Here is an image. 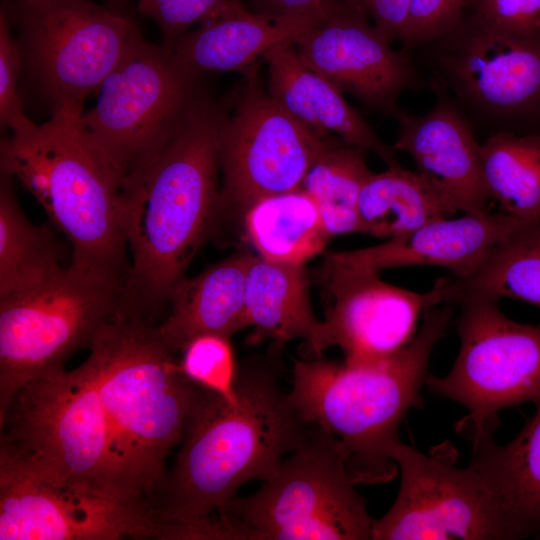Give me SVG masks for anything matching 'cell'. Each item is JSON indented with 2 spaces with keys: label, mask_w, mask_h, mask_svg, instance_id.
<instances>
[{
  "label": "cell",
  "mask_w": 540,
  "mask_h": 540,
  "mask_svg": "<svg viewBox=\"0 0 540 540\" xmlns=\"http://www.w3.org/2000/svg\"><path fill=\"white\" fill-rule=\"evenodd\" d=\"M485 184L501 213L540 218V134L490 133L480 144Z\"/></svg>",
  "instance_id": "83f0119b"
},
{
  "label": "cell",
  "mask_w": 540,
  "mask_h": 540,
  "mask_svg": "<svg viewBox=\"0 0 540 540\" xmlns=\"http://www.w3.org/2000/svg\"><path fill=\"white\" fill-rule=\"evenodd\" d=\"M145 512L36 477L0 459V540L162 539Z\"/></svg>",
  "instance_id": "e0dca14e"
},
{
  "label": "cell",
  "mask_w": 540,
  "mask_h": 540,
  "mask_svg": "<svg viewBox=\"0 0 540 540\" xmlns=\"http://www.w3.org/2000/svg\"><path fill=\"white\" fill-rule=\"evenodd\" d=\"M230 106L219 134L223 173L218 215L243 216L257 200L301 188L334 135H321L287 113L260 84L256 66Z\"/></svg>",
  "instance_id": "5bb4252c"
},
{
  "label": "cell",
  "mask_w": 540,
  "mask_h": 540,
  "mask_svg": "<svg viewBox=\"0 0 540 540\" xmlns=\"http://www.w3.org/2000/svg\"><path fill=\"white\" fill-rule=\"evenodd\" d=\"M196 82L162 46L142 38L103 81L81 126L124 181L179 128L198 92Z\"/></svg>",
  "instance_id": "4fadbf2b"
},
{
  "label": "cell",
  "mask_w": 540,
  "mask_h": 540,
  "mask_svg": "<svg viewBox=\"0 0 540 540\" xmlns=\"http://www.w3.org/2000/svg\"><path fill=\"white\" fill-rule=\"evenodd\" d=\"M498 301L469 296L457 303L458 355L448 374L425 383L467 409L456 430L471 443L493 437L500 410L540 399V326L510 319Z\"/></svg>",
  "instance_id": "30bf717a"
},
{
  "label": "cell",
  "mask_w": 540,
  "mask_h": 540,
  "mask_svg": "<svg viewBox=\"0 0 540 540\" xmlns=\"http://www.w3.org/2000/svg\"><path fill=\"white\" fill-rule=\"evenodd\" d=\"M8 11L0 13V123L2 128L19 134L34 124L24 113L18 92V76L23 62L19 41L12 35Z\"/></svg>",
  "instance_id": "1f68e13d"
},
{
  "label": "cell",
  "mask_w": 540,
  "mask_h": 540,
  "mask_svg": "<svg viewBox=\"0 0 540 540\" xmlns=\"http://www.w3.org/2000/svg\"><path fill=\"white\" fill-rule=\"evenodd\" d=\"M125 281L71 262L0 298V418L26 382L63 367L118 310Z\"/></svg>",
  "instance_id": "ba28073f"
},
{
  "label": "cell",
  "mask_w": 540,
  "mask_h": 540,
  "mask_svg": "<svg viewBox=\"0 0 540 540\" xmlns=\"http://www.w3.org/2000/svg\"><path fill=\"white\" fill-rule=\"evenodd\" d=\"M75 108L1 141L2 173L46 211L73 249L72 263L126 282L123 177L84 132Z\"/></svg>",
  "instance_id": "5b68a950"
},
{
  "label": "cell",
  "mask_w": 540,
  "mask_h": 540,
  "mask_svg": "<svg viewBox=\"0 0 540 540\" xmlns=\"http://www.w3.org/2000/svg\"><path fill=\"white\" fill-rule=\"evenodd\" d=\"M391 42L401 41L413 0H350Z\"/></svg>",
  "instance_id": "d590c367"
},
{
  "label": "cell",
  "mask_w": 540,
  "mask_h": 540,
  "mask_svg": "<svg viewBox=\"0 0 540 540\" xmlns=\"http://www.w3.org/2000/svg\"><path fill=\"white\" fill-rule=\"evenodd\" d=\"M444 302L469 296L512 298L540 307V218L524 223L499 243L465 278H443Z\"/></svg>",
  "instance_id": "4316f807"
},
{
  "label": "cell",
  "mask_w": 540,
  "mask_h": 540,
  "mask_svg": "<svg viewBox=\"0 0 540 540\" xmlns=\"http://www.w3.org/2000/svg\"><path fill=\"white\" fill-rule=\"evenodd\" d=\"M479 0H465V4H466V7L467 9L469 7H471L472 5H474L475 3H477Z\"/></svg>",
  "instance_id": "74e56055"
},
{
  "label": "cell",
  "mask_w": 540,
  "mask_h": 540,
  "mask_svg": "<svg viewBox=\"0 0 540 540\" xmlns=\"http://www.w3.org/2000/svg\"><path fill=\"white\" fill-rule=\"evenodd\" d=\"M367 152L334 136L307 171L301 188L314 200L329 238L360 233L358 198L373 173Z\"/></svg>",
  "instance_id": "f546056e"
},
{
  "label": "cell",
  "mask_w": 540,
  "mask_h": 540,
  "mask_svg": "<svg viewBox=\"0 0 540 540\" xmlns=\"http://www.w3.org/2000/svg\"><path fill=\"white\" fill-rule=\"evenodd\" d=\"M453 305L427 308L414 338L385 358L358 364L322 356L294 361L293 405L304 421L340 441L355 485L386 483L397 475L391 452L401 441L398 429L420 401L430 355L446 334Z\"/></svg>",
  "instance_id": "277c9868"
},
{
  "label": "cell",
  "mask_w": 540,
  "mask_h": 540,
  "mask_svg": "<svg viewBox=\"0 0 540 540\" xmlns=\"http://www.w3.org/2000/svg\"><path fill=\"white\" fill-rule=\"evenodd\" d=\"M252 11L276 19L318 22L344 0H250Z\"/></svg>",
  "instance_id": "8d00e7d4"
},
{
  "label": "cell",
  "mask_w": 540,
  "mask_h": 540,
  "mask_svg": "<svg viewBox=\"0 0 540 540\" xmlns=\"http://www.w3.org/2000/svg\"><path fill=\"white\" fill-rule=\"evenodd\" d=\"M281 348L242 362L237 400L195 384L181 448L158 501L163 539L208 540L213 516L246 482L272 478L305 438L303 420L282 385Z\"/></svg>",
  "instance_id": "6da1fadb"
},
{
  "label": "cell",
  "mask_w": 540,
  "mask_h": 540,
  "mask_svg": "<svg viewBox=\"0 0 540 540\" xmlns=\"http://www.w3.org/2000/svg\"><path fill=\"white\" fill-rule=\"evenodd\" d=\"M340 441L316 424L255 493L215 514L231 540H370L374 519Z\"/></svg>",
  "instance_id": "52a82bcc"
},
{
  "label": "cell",
  "mask_w": 540,
  "mask_h": 540,
  "mask_svg": "<svg viewBox=\"0 0 540 540\" xmlns=\"http://www.w3.org/2000/svg\"><path fill=\"white\" fill-rule=\"evenodd\" d=\"M235 0H137L138 11L154 20L169 52L191 28Z\"/></svg>",
  "instance_id": "d6a6232c"
},
{
  "label": "cell",
  "mask_w": 540,
  "mask_h": 540,
  "mask_svg": "<svg viewBox=\"0 0 540 540\" xmlns=\"http://www.w3.org/2000/svg\"><path fill=\"white\" fill-rule=\"evenodd\" d=\"M2 173L0 186V298L27 289L62 267L59 243L45 225H36L22 212Z\"/></svg>",
  "instance_id": "f1b7e54d"
},
{
  "label": "cell",
  "mask_w": 540,
  "mask_h": 540,
  "mask_svg": "<svg viewBox=\"0 0 540 540\" xmlns=\"http://www.w3.org/2000/svg\"><path fill=\"white\" fill-rule=\"evenodd\" d=\"M524 223L501 212L440 218L381 244L331 252L325 258L344 267L376 273L403 266H440L455 278H465Z\"/></svg>",
  "instance_id": "d6986e66"
},
{
  "label": "cell",
  "mask_w": 540,
  "mask_h": 540,
  "mask_svg": "<svg viewBox=\"0 0 540 540\" xmlns=\"http://www.w3.org/2000/svg\"><path fill=\"white\" fill-rule=\"evenodd\" d=\"M245 307L252 342L269 339L281 348L294 339L304 341L308 356L321 322L313 312L304 266L285 265L253 255L246 274Z\"/></svg>",
  "instance_id": "603a6c76"
},
{
  "label": "cell",
  "mask_w": 540,
  "mask_h": 540,
  "mask_svg": "<svg viewBox=\"0 0 540 540\" xmlns=\"http://www.w3.org/2000/svg\"><path fill=\"white\" fill-rule=\"evenodd\" d=\"M401 481L373 540H515L519 534L501 500L472 467L457 465L450 441L428 453L397 443L392 449Z\"/></svg>",
  "instance_id": "8fae6325"
},
{
  "label": "cell",
  "mask_w": 540,
  "mask_h": 540,
  "mask_svg": "<svg viewBox=\"0 0 540 540\" xmlns=\"http://www.w3.org/2000/svg\"><path fill=\"white\" fill-rule=\"evenodd\" d=\"M229 108L197 92L173 136L125 177L123 227L132 264L123 308L148 316L168 301L210 232L220 197L219 134Z\"/></svg>",
  "instance_id": "7a4b0ae2"
},
{
  "label": "cell",
  "mask_w": 540,
  "mask_h": 540,
  "mask_svg": "<svg viewBox=\"0 0 540 540\" xmlns=\"http://www.w3.org/2000/svg\"><path fill=\"white\" fill-rule=\"evenodd\" d=\"M465 0H413L401 39L405 49L424 46L449 31L465 14Z\"/></svg>",
  "instance_id": "836d02e7"
},
{
  "label": "cell",
  "mask_w": 540,
  "mask_h": 540,
  "mask_svg": "<svg viewBox=\"0 0 540 540\" xmlns=\"http://www.w3.org/2000/svg\"><path fill=\"white\" fill-rule=\"evenodd\" d=\"M179 365L195 384L205 387L226 401L237 400L236 365L230 338L219 334H202L182 350Z\"/></svg>",
  "instance_id": "4dcf8cb0"
},
{
  "label": "cell",
  "mask_w": 540,
  "mask_h": 540,
  "mask_svg": "<svg viewBox=\"0 0 540 540\" xmlns=\"http://www.w3.org/2000/svg\"><path fill=\"white\" fill-rule=\"evenodd\" d=\"M428 47L437 89L467 118L497 131L540 134V27L514 33L468 9Z\"/></svg>",
  "instance_id": "9c48e42d"
},
{
  "label": "cell",
  "mask_w": 540,
  "mask_h": 540,
  "mask_svg": "<svg viewBox=\"0 0 540 540\" xmlns=\"http://www.w3.org/2000/svg\"><path fill=\"white\" fill-rule=\"evenodd\" d=\"M242 219L258 256L274 263L304 266L330 239L316 203L302 188L257 200Z\"/></svg>",
  "instance_id": "484cf974"
},
{
  "label": "cell",
  "mask_w": 540,
  "mask_h": 540,
  "mask_svg": "<svg viewBox=\"0 0 540 540\" xmlns=\"http://www.w3.org/2000/svg\"><path fill=\"white\" fill-rule=\"evenodd\" d=\"M23 61L52 110L85 99L143 36L136 23L90 0H19Z\"/></svg>",
  "instance_id": "7c38bea8"
},
{
  "label": "cell",
  "mask_w": 540,
  "mask_h": 540,
  "mask_svg": "<svg viewBox=\"0 0 540 540\" xmlns=\"http://www.w3.org/2000/svg\"><path fill=\"white\" fill-rule=\"evenodd\" d=\"M456 213L430 182L399 164L373 172L358 198L360 233L386 240Z\"/></svg>",
  "instance_id": "d4e9b609"
},
{
  "label": "cell",
  "mask_w": 540,
  "mask_h": 540,
  "mask_svg": "<svg viewBox=\"0 0 540 540\" xmlns=\"http://www.w3.org/2000/svg\"><path fill=\"white\" fill-rule=\"evenodd\" d=\"M519 433L498 445L493 437L472 443L470 465L501 500L520 539L540 538V399Z\"/></svg>",
  "instance_id": "cb8c5ba5"
},
{
  "label": "cell",
  "mask_w": 540,
  "mask_h": 540,
  "mask_svg": "<svg viewBox=\"0 0 540 540\" xmlns=\"http://www.w3.org/2000/svg\"><path fill=\"white\" fill-rule=\"evenodd\" d=\"M378 274L324 259L320 275L332 303L306 359L333 346L343 351L348 364L385 358L414 338L427 308L444 303L442 278L419 293L386 283Z\"/></svg>",
  "instance_id": "9a60e30c"
},
{
  "label": "cell",
  "mask_w": 540,
  "mask_h": 540,
  "mask_svg": "<svg viewBox=\"0 0 540 540\" xmlns=\"http://www.w3.org/2000/svg\"><path fill=\"white\" fill-rule=\"evenodd\" d=\"M315 23L276 19L235 0L185 33L168 53L179 70L195 79L206 72H244Z\"/></svg>",
  "instance_id": "44dd1931"
},
{
  "label": "cell",
  "mask_w": 540,
  "mask_h": 540,
  "mask_svg": "<svg viewBox=\"0 0 540 540\" xmlns=\"http://www.w3.org/2000/svg\"><path fill=\"white\" fill-rule=\"evenodd\" d=\"M262 60L267 66L269 94L300 124L371 152L387 166L399 164L393 146L377 136L337 86L300 60L293 42L275 46Z\"/></svg>",
  "instance_id": "ffe728a7"
},
{
  "label": "cell",
  "mask_w": 540,
  "mask_h": 540,
  "mask_svg": "<svg viewBox=\"0 0 540 540\" xmlns=\"http://www.w3.org/2000/svg\"><path fill=\"white\" fill-rule=\"evenodd\" d=\"M468 10L481 20L514 33L540 27V0H479Z\"/></svg>",
  "instance_id": "e575fe53"
},
{
  "label": "cell",
  "mask_w": 540,
  "mask_h": 540,
  "mask_svg": "<svg viewBox=\"0 0 540 540\" xmlns=\"http://www.w3.org/2000/svg\"><path fill=\"white\" fill-rule=\"evenodd\" d=\"M89 347L84 363L110 433L118 495L159 518L166 458L182 440L195 383L144 315L118 309Z\"/></svg>",
  "instance_id": "3957f363"
},
{
  "label": "cell",
  "mask_w": 540,
  "mask_h": 540,
  "mask_svg": "<svg viewBox=\"0 0 540 540\" xmlns=\"http://www.w3.org/2000/svg\"><path fill=\"white\" fill-rule=\"evenodd\" d=\"M0 430V459L46 481L128 505L115 486L110 433L85 363L26 382L0 418Z\"/></svg>",
  "instance_id": "8992f818"
},
{
  "label": "cell",
  "mask_w": 540,
  "mask_h": 540,
  "mask_svg": "<svg viewBox=\"0 0 540 540\" xmlns=\"http://www.w3.org/2000/svg\"><path fill=\"white\" fill-rule=\"evenodd\" d=\"M393 148L413 160L416 171L458 212L485 214L488 193L473 125L457 104L440 94L428 112L401 111Z\"/></svg>",
  "instance_id": "ac0fdd59"
},
{
  "label": "cell",
  "mask_w": 540,
  "mask_h": 540,
  "mask_svg": "<svg viewBox=\"0 0 540 540\" xmlns=\"http://www.w3.org/2000/svg\"><path fill=\"white\" fill-rule=\"evenodd\" d=\"M365 13L350 0L293 42L300 60L343 93L388 116L396 117L400 96L422 84L408 50H395Z\"/></svg>",
  "instance_id": "2e32d148"
},
{
  "label": "cell",
  "mask_w": 540,
  "mask_h": 540,
  "mask_svg": "<svg viewBox=\"0 0 540 540\" xmlns=\"http://www.w3.org/2000/svg\"><path fill=\"white\" fill-rule=\"evenodd\" d=\"M253 254L238 251L192 278H181L169 293L170 312L157 326L176 354L195 337L219 334L231 338L249 327L245 307L246 274Z\"/></svg>",
  "instance_id": "7402d4cb"
}]
</instances>
